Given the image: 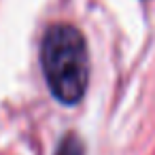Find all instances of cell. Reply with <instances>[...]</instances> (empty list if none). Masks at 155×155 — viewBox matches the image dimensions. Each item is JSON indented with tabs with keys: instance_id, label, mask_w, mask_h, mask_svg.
Masks as SVG:
<instances>
[{
	"instance_id": "1",
	"label": "cell",
	"mask_w": 155,
	"mask_h": 155,
	"mask_svg": "<svg viewBox=\"0 0 155 155\" xmlns=\"http://www.w3.org/2000/svg\"><path fill=\"white\" fill-rule=\"evenodd\" d=\"M41 66L51 96L72 106L81 102L89 83V53L85 36L70 24H53L43 36Z\"/></svg>"
},
{
	"instance_id": "2",
	"label": "cell",
	"mask_w": 155,
	"mask_h": 155,
	"mask_svg": "<svg viewBox=\"0 0 155 155\" xmlns=\"http://www.w3.org/2000/svg\"><path fill=\"white\" fill-rule=\"evenodd\" d=\"M55 155H85V149H83V142L74 134H66L62 138Z\"/></svg>"
}]
</instances>
